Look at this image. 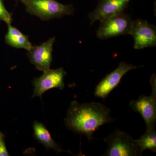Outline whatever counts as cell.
I'll use <instances>...</instances> for the list:
<instances>
[{
	"mask_svg": "<svg viewBox=\"0 0 156 156\" xmlns=\"http://www.w3.org/2000/svg\"><path fill=\"white\" fill-rule=\"evenodd\" d=\"M136 144L141 151L149 150L153 152H156V132L155 129L147 130L139 139L134 140Z\"/></svg>",
	"mask_w": 156,
	"mask_h": 156,
	"instance_id": "4fadbf2b",
	"label": "cell"
},
{
	"mask_svg": "<svg viewBox=\"0 0 156 156\" xmlns=\"http://www.w3.org/2000/svg\"><path fill=\"white\" fill-rule=\"evenodd\" d=\"M5 23L7 25H11L12 22V15L6 9L3 0H0V21Z\"/></svg>",
	"mask_w": 156,
	"mask_h": 156,
	"instance_id": "5bb4252c",
	"label": "cell"
},
{
	"mask_svg": "<svg viewBox=\"0 0 156 156\" xmlns=\"http://www.w3.org/2000/svg\"><path fill=\"white\" fill-rule=\"evenodd\" d=\"M55 37L50 38L38 46H33L28 51L27 56L31 63L37 69L44 72L50 69L53 60V48Z\"/></svg>",
	"mask_w": 156,
	"mask_h": 156,
	"instance_id": "9c48e42d",
	"label": "cell"
},
{
	"mask_svg": "<svg viewBox=\"0 0 156 156\" xmlns=\"http://www.w3.org/2000/svg\"><path fill=\"white\" fill-rule=\"evenodd\" d=\"M131 0H99L96 9L89 14L90 23L101 21L112 16L124 12Z\"/></svg>",
	"mask_w": 156,
	"mask_h": 156,
	"instance_id": "30bf717a",
	"label": "cell"
},
{
	"mask_svg": "<svg viewBox=\"0 0 156 156\" xmlns=\"http://www.w3.org/2000/svg\"><path fill=\"white\" fill-rule=\"evenodd\" d=\"M16 1H17V0H16Z\"/></svg>",
	"mask_w": 156,
	"mask_h": 156,
	"instance_id": "2e32d148",
	"label": "cell"
},
{
	"mask_svg": "<svg viewBox=\"0 0 156 156\" xmlns=\"http://www.w3.org/2000/svg\"><path fill=\"white\" fill-rule=\"evenodd\" d=\"M151 93L149 96L141 95L136 100L131 101L130 108L141 115L146 125L147 130L155 129L156 123V79L153 74L150 79Z\"/></svg>",
	"mask_w": 156,
	"mask_h": 156,
	"instance_id": "5b68a950",
	"label": "cell"
},
{
	"mask_svg": "<svg viewBox=\"0 0 156 156\" xmlns=\"http://www.w3.org/2000/svg\"><path fill=\"white\" fill-rule=\"evenodd\" d=\"M131 35L134 40V48L142 50L156 45V28L146 20H135L133 22Z\"/></svg>",
	"mask_w": 156,
	"mask_h": 156,
	"instance_id": "52a82bcc",
	"label": "cell"
},
{
	"mask_svg": "<svg viewBox=\"0 0 156 156\" xmlns=\"http://www.w3.org/2000/svg\"><path fill=\"white\" fill-rule=\"evenodd\" d=\"M66 73L63 68L56 69H50L44 72L39 78H35L32 83L34 87L33 98L40 97L41 98L45 92L53 88L62 90L65 87L64 79Z\"/></svg>",
	"mask_w": 156,
	"mask_h": 156,
	"instance_id": "8992f818",
	"label": "cell"
},
{
	"mask_svg": "<svg viewBox=\"0 0 156 156\" xmlns=\"http://www.w3.org/2000/svg\"><path fill=\"white\" fill-rule=\"evenodd\" d=\"M10 156L5 143V135L0 131V156Z\"/></svg>",
	"mask_w": 156,
	"mask_h": 156,
	"instance_id": "9a60e30c",
	"label": "cell"
},
{
	"mask_svg": "<svg viewBox=\"0 0 156 156\" xmlns=\"http://www.w3.org/2000/svg\"><path fill=\"white\" fill-rule=\"evenodd\" d=\"M33 129L36 139L47 149H53L57 153L65 151L55 142L49 131L43 123L35 121L33 124Z\"/></svg>",
	"mask_w": 156,
	"mask_h": 156,
	"instance_id": "7c38bea8",
	"label": "cell"
},
{
	"mask_svg": "<svg viewBox=\"0 0 156 156\" xmlns=\"http://www.w3.org/2000/svg\"><path fill=\"white\" fill-rule=\"evenodd\" d=\"M113 121L110 110L102 104L92 102L80 104L75 100L71 103L64 119L68 129L85 135L89 141L92 140L93 134L100 126Z\"/></svg>",
	"mask_w": 156,
	"mask_h": 156,
	"instance_id": "6da1fadb",
	"label": "cell"
},
{
	"mask_svg": "<svg viewBox=\"0 0 156 156\" xmlns=\"http://www.w3.org/2000/svg\"><path fill=\"white\" fill-rule=\"evenodd\" d=\"M108 147L103 156H142V151L130 134L117 129L104 139Z\"/></svg>",
	"mask_w": 156,
	"mask_h": 156,
	"instance_id": "3957f363",
	"label": "cell"
},
{
	"mask_svg": "<svg viewBox=\"0 0 156 156\" xmlns=\"http://www.w3.org/2000/svg\"><path fill=\"white\" fill-rule=\"evenodd\" d=\"M141 66H134L124 61L120 62L115 69L108 74L95 87V97L105 98L107 97L111 92L118 87L121 80L129 71L135 69Z\"/></svg>",
	"mask_w": 156,
	"mask_h": 156,
	"instance_id": "ba28073f",
	"label": "cell"
},
{
	"mask_svg": "<svg viewBox=\"0 0 156 156\" xmlns=\"http://www.w3.org/2000/svg\"><path fill=\"white\" fill-rule=\"evenodd\" d=\"M96 32L98 38L104 40L125 35H131L134 21L124 12L108 17L101 21Z\"/></svg>",
	"mask_w": 156,
	"mask_h": 156,
	"instance_id": "277c9868",
	"label": "cell"
},
{
	"mask_svg": "<svg viewBox=\"0 0 156 156\" xmlns=\"http://www.w3.org/2000/svg\"><path fill=\"white\" fill-rule=\"evenodd\" d=\"M8 26V32L5 36L6 44L13 48H22L30 51L33 46L29 40L28 36L11 24Z\"/></svg>",
	"mask_w": 156,
	"mask_h": 156,
	"instance_id": "8fae6325",
	"label": "cell"
},
{
	"mask_svg": "<svg viewBox=\"0 0 156 156\" xmlns=\"http://www.w3.org/2000/svg\"><path fill=\"white\" fill-rule=\"evenodd\" d=\"M20 1L25 6L27 13L45 21L72 15L75 11L72 5H63L56 0Z\"/></svg>",
	"mask_w": 156,
	"mask_h": 156,
	"instance_id": "7a4b0ae2",
	"label": "cell"
}]
</instances>
